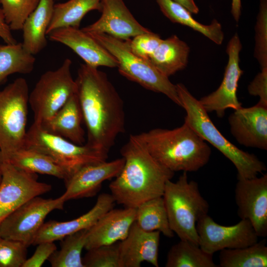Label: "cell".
Masks as SVG:
<instances>
[{"label": "cell", "mask_w": 267, "mask_h": 267, "mask_svg": "<svg viewBox=\"0 0 267 267\" xmlns=\"http://www.w3.org/2000/svg\"><path fill=\"white\" fill-rule=\"evenodd\" d=\"M75 81L87 129L86 144L108 153L125 130L123 101L106 74L98 68L81 64Z\"/></svg>", "instance_id": "1"}, {"label": "cell", "mask_w": 267, "mask_h": 267, "mask_svg": "<svg viewBox=\"0 0 267 267\" xmlns=\"http://www.w3.org/2000/svg\"><path fill=\"white\" fill-rule=\"evenodd\" d=\"M120 152L124 166L109 185L115 202L136 208L147 200L162 196L167 181L175 172L159 163L134 134Z\"/></svg>", "instance_id": "2"}, {"label": "cell", "mask_w": 267, "mask_h": 267, "mask_svg": "<svg viewBox=\"0 0 267 267\" xmlns=\"http://www.w3.org/2000/svg\"><path fill=\"white\" fill-rule=\"evenodd\" d=\"M134 135L159 163L174 172L197 171L211 155L205 140L185 123L175 129L156 128Z\"/></svg>", "instance_id": "3"}, {"label": "cell", "mask_w": 267, "mask_h": 267, "mask_svg": "<svg viewBox=\"0 0 267 267\" xmlns=\"http://www.w3.org/2000/svg\"><path fill=\"white\" fill-rule=\"evenodd\" d=\"M176 85L181 107L186 112L184 123L233 163L237 170V179L254 178L266 171V165L256 155L240 149L220 133L199 100L184 85Z\"/></svg>", "instance_id": "4"}, {"label": "cell", "mask_w": 267, "mask_h": 267, "mask_svg": "<svg viewBox=\"0 0 267 267\" xmlns=\"http://www.w3.org/2000/svg\"><path fill=\"white\" fill-rule=\"evenodd\" d=\"M162 196L172 230L180 239L199 245L196 223L208 214L209 205L197 182L189 181L187 172H183L176 181H167Z\"/></svg>", "instance_id": "5"}, {"label": "cell", "mask_w": 267, "mask_h": 267, "mask_svg": "<svg viewBox=\"0 0 267 267\" xmlns=\"http://www.w3.org/2000/svg\"><path fill=\"white\" fill-rule=\"evenodd\" d=\"M88 33L116 59L117 67L120 74L148 90L164 94L181 107L176 85L161 73L149 60L133 53L127 41L105 34Z\"/></svg>", "instance_id": "6"}, {"label": "cell", "mask_w": 267, "mask_h": 267, "mask_svg": "<svg viewBox=\"0 0 267 267\" xmlns=\"http://www.w3.org/2000/svg\"><path fill=\"white\" fill-rule=\"evenodd\" d=\"M24 147L38 151L51 158L66 173L65 180L85 165L106 161L108 154L86 143L75 144L46 132L34 122L27 130Z\"/></svg>", "instance_id": "7"}, {"label": "cell", "mask_w": 267, "mask_h": 267, "mask_svg": "<svg viewBox=\"0 0 267 267\" xmlns=\"http://www.w3.org/2000/svg\"><path fill=\"white\" fill-rule=\"evenodd\" d=\"M29 95L28 83L23 78L0 90V157L24 147Z\"/></svg>", "instance_id": "8"}, {"label": "cell", "mask_w": 267, "mask_h": 267, "mask_svg": "<svg viewBox=\"0 0 267 267\" xmlns=\"http://www.w3.org/2000/svg\"><path fill=\"white\" fill-rule=\"evenodd\" d=\"M72 63L71 59L66 58L56 69L44 72L29 93L34 123L40 124L50 119L76 92Z\"/></svg>", "instance_id": "9"}, {"label": "cell", "mask_w": 267, "mask_h": 267, "mask_svg": "<svg viewBox=\"0 0 267 267\" xmlns=\"http://www.w3.org/2000/svg\"><path fill=\"white\" fill-rule=\"evenodd\" d=\"M65 202L62 195L55 199L40 196L30 199L1 222L0 236L20 241L28 247L33 245L46 216L53 210L63 209Z\"/></svg>", "instance_id": "10"}, {"label": "cell", "mask_w": 267, "mask_h": 267, "mask_svg": "<svg viewBox=\"0 0 267 267\" xmlns=\"http://www.w3.org/2000/svg\"><path fill=\"white\" fill-rule=\"evenodd\" d=\"M0 224L28 200L51 189L50 184L38 180L37 174L3 161H0Z\"/></svg>", "instance_id": "11"}, {"label": "cell", "mask_w": 267, "mask_h": 267, "mask_svg": "<svg viewBox=\"0 0 267 267\" xmlns=\"http://www.w3.org/2000/svg\"><path fill=\"white\" fill-rule=\"evenodd\" d=\"M199 245L205 252L213 255L225 249H235L251 245L258 241L251 222L241 219L237 223L225 226L217 223L206 214L196 223Z\"/></svg>", "instance_id": "12"}, {"label": "cell", "mask_w": 267, "mask_h": 267, "mask_svg": "<svg viewBox=\"0 0 267 267\" xmlns=\"http://www.w3.org/2000/svg\"><path fill=\"white\" fill-rule=\"evenodd\" d=\"M241 49L240 39L235 34L227 46L228 60L220 86L215 91L199 100L208 113L214 111L219 118L223 117L228 108L236 110L242 107L237 96L238 82L243 74L239 66V53Z\"/></svg>", "instance_id": "13"}, {"label": "cell", "mask_w": 267, "mask_h": 267, "mask_svg": "<svg viewBox=\"0 0 267 267\" xmlns=\"http://www.w3.org/2000/svg\"><path fill=\"white\" fill-rule=\"evenodd\" d=\"M237 214L252 224L259 237L267 235V174L239 179L235 189Z\"/></svg>", "instance_id": "14"}, {"label": "cell", "mask_w": 267, "mask_h": 267, "mask_svg": "<svg viewBox=\"0 0 267 267\" xmlns=\"http://www.w3.org/2000/svg\"><path fill=\"white\" fill-rule=\"evenodd\" d=\"M101 15L82 29L94 34H105L123 41L150 31L134 17L123 0H101Z\"/></svg>", "instance_id": "15"}, {"label": "cell", "mask_w": 267, "mask_h": 267, "mask_svg": "<svg viewBox=\"0 0 267 267\" xmlns=\"http://www.w3.org/2000/svg\"><path fill=\"white\" fill-rule=\"evenodd\" d=\"M124 162L122 157L84 166L64 181L66 190L62 196L66 202L95 196L104 181L119 174Z\"/></svg>", "instance_id": "16"}, {"label": "cell", "mask_w": 267, "mask_h": 267, "mask_svg": "<svg viewBox=\"0 0 267 267\" xmlns=\"http://www.w3.org/2000/svg\"><path fill=\"white\" fill-rule=\"evenodd\" d=\"M47 36L50 40L71 48L89 66L96 68L117 66L114 57L89 33L79 28H59Z\"/></svg>", "instance_id": "17"}, {"label": "cell", "mask_w": 267, "mask_h": 267, "mask_svg": "<svg viewBox=\"0 0 267 267\" xmlns=\"http://www.w3.org/2000/svg\"><path fill=\"white\" fill-rule=\"evenodd\" d=\"M232 135L240 144L267 149V107L259 103L240 108L229 116Z\"/></svg>", "instance_id": "18"}, {"label": "cell", "mask_w": 267, "mask_h": 267, "mask_svg": "<svg viewBox=\"0 0 267 267\" xmlns=\"http://www.w3.org/2000/svg\"><path fill=\"white\" fill-rule=\"evenodd\" d=\"M160 233L146 231L134 221L127 237L119 242L121 267H139L144 262L158 267Z\"/></svg>", "instance_id": "19"}, {"label": "cell", "mask_w": 267, "mask_h": 267, "mask_svg": "<svg viewBox=\"0 0 267 267\" xmlns=\"http://www.w3.org/2000/svg\"><path fill=\"white\" fill-rule=\"evenodd\" d=\"M115 200L111 194H100L93 207L86 213L71 221L44 222L40 229L33 245L45 241L54 242L67 235L89 229L107 211L114 207Z\"/></svg>", "instance_id": "20"}, {"label": "cell", "mask_w": 267, "mask_h": 267, "mask_svg": "<svg viewBox=\"0 0 267 267\" xmlns=\"http://www.w3.org/2000/svg\"><path fill=\"white\" fill-rule=\"evenodd\" d=\"M136 209H113L105 213L88 230L87 250L124 239L135 221Z\"/></svg>", "instance_id": "21"}, {"label": "cell", "mask_w": 267, "mask_h": 267, "mask_svg": "<svg viewBox=\"0 0 267 267\" xmlns=\"http://www.w3.org/2000/svg\"><path fill=\"white\" fill-rule=\"evenodd\" d=\"M82 121V110L76 92L50 119L37 124L48 133L63 137L75 144L83 145L85 138Z\"/></svg>", "instance_id": "22"}, {"label": "cell", "mask_w": 267, "mask_h": 267, "mask_svg": "<svg viewBox=\"0 0 267 267\" xmlns=\"http://www.w3.org/2000/svg\"><path fill=\"white\" fill-rule=\"evenodd\" d=\"M54 1L40 0L23 24L22 44L33 55L40 52L47 45L46 33L52 16Z\"/></svg>", "instance_id": "23"}, {"label": "cell", "mask_w": 267, "mask_h": 267, "mask_svg": "<svg viewBox=\"0 0 267 267\" xmlns=\"http://www.w3.org/2000/svg\"><path fill=\"white\" fill-rule=\"evenodd\" d=\"M189 47L176 35L163 40L149 59L163 75L169 78L186 66Z\"/></svg>", "instance_id": "24"}, {"label": "cell", "mask_w": 267, "mask_h": 267, "mask_svg": "<svg viewBox=\"0 0 267 267\" xmlns=\"http://www.w3.org/2000/svg\"><path fill=\"white\" fill-rule=\"evenodd\" d=\"M5 162L24 171L53 176L65 180L67 176L63 169L46 155L38 151L23 147L4 157Z\"/></svg>", "instance_id": "25"}, {"label": "cell", "mask_w": 267, "mask_h": 267, "mask_svg": "<svg viewBox=\"0 0 267 267\" xmlns=\"http://www.w3.org/2000/svg\"><path fill=\"white\" fill-rule=\"evenodd\" d=\"M163 14L173 23L188 26L210 39L217 44H222L224 34L221 24L214 19L205 25L195 20L187 9L173 0H156Z\"/></svg>", "instance_id": "26"}, {"label": "cell", "mask_w": 267, "mask_h": 267, "mask_svg": "<svg viewBox=\"0 0 267 267\" xmlns=\"http://www.w3.org/2000/svg\"><path fill=\"white\" fill-rule=\"evenodd\" d=\"M101 0H69L54 5L51 20L47 30L62 27L79 28L84 17L89 11L101 9Z\"/></svg>", "instance_id": "27"}, {"label": "cell", "mask_w": 267, "mask_h": 267, "mask_svg": "<svg viewBox=\"0 0 267 267\" xmlns=\"http://www.w3.org/2000/svg\"><path fill=\"white\" fill-rule=\"evenodd\" d=\"M135 209V222L142 229L146 231H159L169 238L174 236L163 196L147 200Z\"/></svg>", "instance_id": "28"}, {"label": "cell", "mask_w": 267, "mask_h": 267, "mask_svg": "<svg viewBox=\"0 0 267 267\" xmlns=\"http://www.w3.org/2000/svg\"><path fill=\"white\" fill-rule=\"evenodd\" d=\"M212 254L190 241L180 239L170 249L166 267H217Z\"/></svg>", "instance_id": "29"}, {"label": "cell", "mask_w": 267, "mask_h": 267, "mask_svg": "<svg viewBox=\"0 0 267 267\" xmlns=\"http://www.w3.org/2000/svg\"><path fill=\"white\" fill-rule=\"evenodd\" d=\"M220 267H266L267 246L266 240L244 247L225 249L220 251Z\"/></svg>", "instance_id": "30"}, {"label": "cell", "mask_w": 267, "mask_h": 267, "mask_svg": "<svg viewBox=\"0 0 267 267\" xmlns=\"http://www.w3.org/2000/svg\"><path fill=\"white\" fill-rule=\"evenodd\" d=\"M35 62L34 55L25 50L22 43L0 45V83L13 74L30 73Z\"/></svg>", "instance_id": "31"}, {"label": "cell", "mask_w": 267, "mask_h": 267, "mask_svg": "<svg viewBox=\"0 0 267 267\" xmlns=\"http://www.w3.org/2000/svg\"><path fill=\"white\" fill-rule=\"evenodd\" d=\"M89 229L67 235L62 239L60 249L48 259L52 267H84L81 256L87 242Z\"/></svg>", "instance_id": "32"}, {"label": "cell", "mask_w": 267, "mask_h": 267, "mask_svg": "<svg viewBox=\"0 0 267 267\" xmlns=\"http://www.w3.org/2000/svg\"><path fill=\"white\" fill-rule=\"evenodd\" d=\"M40 0H0L5 20L11 30H22Z\"/></svg>", "instance_id": "33"}, {"label": "cell", "mask_w": 267, "mask_h": 267, "mask_svg": "<svg viewBox=\"0 0 267 267\" xmlns=\"http://www.w3.org/2000/svg\"><path fill=\"white\" fill-rule=\"evenodd\" d=\"M87 251L82 258L84 267H121L119 242Z\"/></svg>", "instance_id": "34"}, {"label": "cell", "mask_w": 267, "mask_h": 267, "mask_svg": "<svg viewBox=\"0 0 267 267\" xmlns=\"http://www.w3.org/2000/svg\"><path fill=\"white\" fill-rule=\"evenodd\" d=\"M27 248L20 241L1 238L0 267H22L27 259Z\"/></svg>", "instance_id": "35"}, {"label": "cell", "mask_w": 267, "mask_h": 267, "mask_svg": "<svg viewBox=\"0 0 267 267\" xmlns=\"http://www.w3.org/2000/svg\"><path fill=\"white\" fill-rule=\"evenodd\" d=\"M254 55L261 68H267V1L261 0L260 11L255 27Z\"/></svg>", "instance_id": "36"}, {"label": "cell", "mask_w": 267, "mask_h": 267, "mask_svg": "<svg viewBox=\"0 0 267 267\" xmlns=\"http://www.w3.org/2000/svg\"><path fill=\"white\" fill-rule=\"evenodd\" d=\"M162 40L158 34L150 31L137 35L127 41L133 53L148 60Z\"/></svg>", "instance_id": "37"}, {"label": "cell", "mask_w": 267, "mask_h": 267, "mask_svg": "<svg viewBox=\"0 0 267 267\" xmlns=\"http://www.w3.org/2000/svg\"><path fill=\"white\" fill-rule=\"evenodd\" d=\"M37 248L29 258L27 259L22 267H40L57 250L54 242L45 241L37 245Z\"/></svg>", "instance_id": "38"}, {"label": "cell", "mask_w": 267, "mask_h": 267, "mask_svg": "<svg viewBox=\"0 0 267 267\" xmlns=\"http://www.w3.org/2000/svg\"><path fill=\"white\" fill-rule=\"evenodd\" d=\"M249 93L260 98L258 103L267 107V68H261L248 87Z\"/></svg>", "instance_id": "39"}, {"label": "cell", "mask_w": 267, "mask_h": 267, "mask_svg": "<svg viewBox=\"0 0 267 267\" xmlns=\"http://www.w3.org/2000/svg\"><path fill=\"white\" fill-rule=\"evenodd\" d=\"M0 38L6 44H15L17 42L11 33L9 25L5 21L2 9L0 8Z\"/></svg>", "instance_id": "40"}, {"label": "cell", "mask_w": 267, "mask_h": 267, "mask_svg": "<svg viewBox=\"0 0 267 267\" xmlns=\"http://www.w3.org/2000/svg\"><path fill=\"white\" fill-rule=\"evenodd\" d=\"M173 0L183 6L191 13L197 14L199 12V8L195 4L194 0Z\"/></svg>", "instance_id": "41"}, {"label": "cell", "mask_w": 267, "mask_h": 267, "mask_svg": "<svg viewBox=\"0 0 267 267\" xmlns=\"http://www.w3.org/2000/svg\"><path fill=\"white\" fill-rule=\"evenodd\" d=\"M231 11L234 19L238 22L241 11V0H232Z\"/></svg>", "instance_id": "42"}, {"label": "cell", "mask_w": 267, "mask_h": 267, "mask_svg": "<svg viewBox=\"0 0 267 267\" xmlns=\"http://www.w3.org/2000/svg\"><path fill=\"white\" fill-rule=\"evenodd\" d=\"M1 172H0V181H1Z\"/></svg>", "instance_id": "43"}, {"label": "cell", "mask_w": 267, "mask_h": 267, "mask_svg": "<svg viewBox=\"0 0 267 267\" xmlns=\"http://www.w3.org/2000/svg\"><path fill=\"white\" fill-rule=\"evenodd\" d=\"M1 239V237L0 236V240Z\"/></svg>", "instance_id": "44"}]
</instances>
